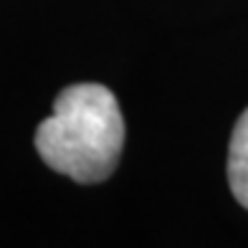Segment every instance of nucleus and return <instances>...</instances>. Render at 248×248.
<instances>
[{"mask_svg": "<svg viewBox=\"0 0 248 248\" xmlns=\"http://www.w3.org/2000/svg\"><path fill=\"white\" fill-rule=\"evenodd\" d=\"M228 183L235 200L248 210V109L238 117L228 147Z\"/></svg>", "mask_w": 248, "mask_h": 248, "instance_id": "nucleus-2", "label": "nucleus"}, {"mask_svg": "<svg viewBox=\"0 0 248 248\" xmlns=\"http://www.w3.org/2000/svg\"><path fill=\"white\" fill-rule=\"evenodd\" d=\"M36 150L51 170L92 185L117 170L124 147V119L117 96L104 84L66 86L53 101V114L36 129Z\"/></svg>", "mask_w": 248, "mask_h": 248, "instance_id": "nucleus-1", "label": "nucleus"}]
</instances>
